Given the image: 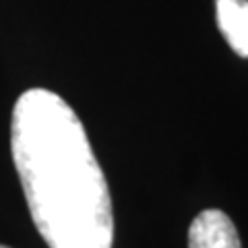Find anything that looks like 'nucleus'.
<instances>
[{
    "instance_id": "obj_3",
    "label": "nucleus",
    "mask_w": 248,
    "mask_h": 248,
    "mask_svg": "<svg viewBox=\"0 0 248 248\" xmlns=\"http://www.w3.org/2000/svg\"><path fill=\"white\" fill-rule=\"evenodd\" d=\"M215 15L228 46L248 58V0H215Z\"/></svg>"
},
{
    "instance_id": "obj_4",
    "label": "nucleus",
    "mask_w": 248,
    "mask_h": 248,
    "mask_svg": "<svg viewBox=\"0 0 248 248\" xmlns=\"http://www.w3.org/2000/svg\"><path fill=\"white\" fill-rule=\"evenodd\" d=\"M0 248H9V246H2V244H0Z\"/></svg>"
},
{
    "instance_id": "obj_1",
    "label": "nucleus",
    "mask_w": 248,
    "mask_h": 248,
    "mask_svg": "<svg viewBox=\"0 0 248 248\" xmlns=\"http://www.w3.org/2000/svg\"><path fill=\"white\" fill-rule=\"evenodd\" d=\"M11 149L37 232L50 248H112L106 176L83 124L60 95L29 89L17 99Z\"/></svg>"
},
{
    "instance_id": "obj_2",
    "label": "nucleus",
    "mask_w": 248,
    "mask_h": 248,
    "mask_svg": "<svg viewBox=\"0 0 248 248\" xmlns=\"http://www.w3.org/2000/svg\"><path fill=\"white\" fill-rule=\"evenodd\" d=\"M188 248H242L236 226L219 209H205L188 228Z\"/></svg>"
}]
</instances>
